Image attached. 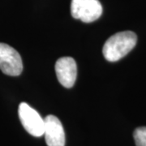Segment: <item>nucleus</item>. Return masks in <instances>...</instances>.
Listing matches in <instances>:
<instances>
[{
    "instance_id": "f257e3e1",
    "label": "nucleus",
    "mask_w": 146,
    "mask_h": 146,
    "mask_svg": "<svg viewBox=\"0 0 146 146\" xmlns=\"http://www.w3.org/2000/svg\"><path fill=\"white\" fill-rule=\"evenodd\" d=\"M137 36L131 31L120 32L111 36L102 49L105 58L109 62H116L127 55L135 47Z\"/></svg>"
},
{
    "instance_id": "f03ea898",
    "label": "nucleus",
    "mask_w": 146,
    "mask_h": 146,
    "mask_svg": "<svg viewBox=\"0 0 146 146\" xmlns=\"http://www.w3.org/2000/svg\"><path fill=\"white\" fill-rule=\"evenodd\" d=\"M71 13L75 19L91 23L102 16V6L99 0H72Z\"/></svg>"
},
{
    "instance_id": "7ed1b4c3",
    "label": "nucleus",
    "mask_w": 146,
    "mask_h": 146,
    "mask_svg": "<svg viewBox=\"0 0 146 146\" xmlns=\"http://www.w3.org/2000/svg\"><path fill=\"white\" fill-rule=\"evenodd\" d=\"M18 113L22 125L30 135L36 137L43 135L45 121L37 111L25 102H22L19 106Z\"/></svg>"
},
{
    "instance_id": "20e7f679",
    "label": "nucleus",
    "mask_w": 146,
    "mask_h": 146,
    "mask_svg": "<svg viewBox=\"0 0 146 146\" xmlns=\"http://www.w3.org/2000/svg\"><path fill=\"white\" fill-rule=\"evenodd\" d=\"M0 70L11 76H17L23 71V62L20 54L5 43H0Z\"/></svg>"
},
{
    "instance_id": "39448f33",
    "label": "nucleus",
    "mask_w": 146,
    "mask_h": 146,
    "mask_svg": "<svg viewBox=\"0 0 146 146\" xmlns=\"http://www.w3.org/2000/svg\"><path fill=\"white\" fill-rule=\"evenodd\" d=\"M44 132L48 146L65 145V132L60 120L54 115H48L45 119Z\"/></svg>"
},
{
    "instance_id": "423d86ee",
    "label": "nucleus",
    "mask_w": 146,
    "mask_h": 146,
    "mask_svg": "<svg viewBox=\"0 0 146 146\" xmlns=\"http://www.w3.org/2000/svg\"><path fill=\"white\" fill-rule=\"evenodd\" d=\"M57 78L65 88H72L76 80L77 67L76 61L71 57H63L55 63Z\"/></svg>"
},
{
    "instance_id": "0eeeda50",
    "label": "nucleus",
    "mask_w": 146,
    "mask_h": 146,
    "mask_svg": "<svg viewBox=\"0 0 146 146\" xmlns=\"http://www.w3.org/2000/svg\"><path fill=\"white\" fill-rule=\"evenodd\" d=\"M133 136L136 146H146V127H137Z\"/></svg>"
}]
</instances>
